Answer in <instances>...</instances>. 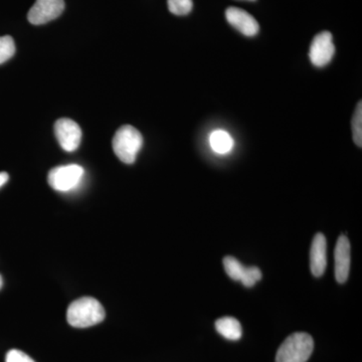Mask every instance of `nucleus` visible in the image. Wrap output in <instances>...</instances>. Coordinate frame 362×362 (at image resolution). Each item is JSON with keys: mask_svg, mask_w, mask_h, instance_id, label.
<instances>
[{"mask_svg": "<svg viewBox=\"0 0 362 362\" xmlns=\"http://www.w3.org/2000/svg\"><path fill=\"white\" fill-rule=\"evenodd\" d=\"M16 54V44L11 35L0 37V65L11 59Z\"/></svg>", "mask_w": 362, "mask_h": 362, "instance_id": "4468645a", "label": "nucleus"}, {"mask_svg": "<svg viewBox=\"0 0 362 362\" xmlns=\"http://www.w3.org/2000/svg\"><path fill=\"white\" fill-rule=\"evenodd\" d=\"M64 9V0H37L28 11V21L35 25H45L58 18Z\"/></svg>", "mask_w": 362, "mask_h": 362, "instance_id": "39448f33", "label": "nucleus"}, {"mask_svg": "<svg viewBox=\"0 0 362 362\" xmlns=\"http://www.w3.org/2000/svg\"><path fill=\"white\" fill-rule=\"evenodd\" d=\"M84 168L78 164L58 166L52 168L47 176L49 187L59 192L76 189L84 177Z\"/></svg>", "mask_w": 362, "mask_h": 362, "instance_id": "20e7f679", "label": "nucleus"}, {"mask_svg": "<svg viewBox=\"0 0 362 362\" xmlns=\"http://www.w3.org/2000/svg\"><path fill=\"white\" fill-rule=\"evenodd\" d=\"M2 286H4V280H2L1 275H0V289H1Z\"/></svg>", "mask_w": 362, "mask_h": 362, "instance_id": "aec40b11", "label": "nucleus"}, {"mask_svg": "<svg viewBox=\"0 0 362 362\" xmlns=\"http://www.w3.org/2000/svg\"><path fill=\"white\" fill-rule=\"evenodd\" d=\"M327 267V242L323 233H316L310 250V269L315 277H321Z\"/></svg>", "mask_w": 362, "mask_h": 362, "instance_id": "9d476101", "label": "nucleus"}, {"mask_svg": "<svg viewBox=\"0 0 362 362\" xmlns=\"http://www.w3.org/2000/svg\"><path fill=\"white\" fill-rule=\"evenodd\" d=\"M54 134L62 148L66 152H74L82 141V130L75 121L71 119H59L54 124Z\"/></svg>", "mask_w": 362, "mask_h": 362, "instance_id": "423d86ee", "label": "nucleus"}, {"mask_svg": "<svg viewBox=\"0 0 362 362\" xmlns=\"http://www.w3.org/2000/svg\"><path fill=\"white\" fill-rule=\"evenodd\" d=\"M211 146L214 152L218 154H226L232 150L233 146V140L228 132L223 130H216L211 133Z\"/></svg>", "mask_w": 362, "mask_h": 362, "instance_id": "f8f14e48", "label": "nucleus"}, {"mask_svg": "<svg viewBox=\"0 0 362 362\" xmlns=\"http://www.w3.org/2000/svg\"><path fill=\"white\" fill-rule=\"evenodd\" d=\"M112 144L116 156L123 163L133 164L142 148L143 137L133 126L125 125L117 131Z\"/></svg>", "mask_w": 362, "mask_h": 362, "instance_id": "7ed1b4c3", "label": "nucleus"}, {"mask_svg": "<svg viewBox=\"0 0 362 362\" xmlns=\"http://www.w3.org/2000/svg\"><path fill=\"white\" fill-rule=\"evenodd\" d=\"M251 1H254V0H251Z\"/></svg>", "mask_w": 362, "mask_h": 362, "instance_id": "412c9836", "label": "nucleus"}, {"mask_svg": "<svg viewBox=\"0 0 362 362\" xmlns=\"http://www.w3.org/2000/svg\"><path fill=\"white\" fill-rule=\"evenodd\" d=\"M106 313L102 304L93 297H82L69 306L66 320L76 328H87L104 320Z\"/></svg>", "mask_w": 362, "mask_h": 362, "instance_id": "f257e3e1", "label": "nucleus"}, {"mask_svg": "<svg viewBox=\"0 0 362 362\" xmlns=\"http://www.w3.org/2000/svg\"><path fill=\"white\" fill-rule=\"evenodd\" d=\"M8 180L9 175L6 173H0V188L4 187Z\"/></svg>", "mask_w": 362, "mask_h": 362, "instance_id": "6ab92c4d", "label": "nucleus"}, {"mask_svg": "<svg viewBox=\"0 0 362 362\" xmlns=\"http://www.w3.org/2000/svg\"><path fill=\"white\" fill-rule=\"evenodd\" d=\"M223 267H225L226 273L228 274V277L233 279V281H240L245 269H246V267L243 266L237 259L230 256L223 259Z\"/></svg>", "mask_w": 362, "mask_h": 362, "instance_id": "ddd939ff", "label": "nucleus"}, {"mask_svg": "<svg viewBox=\"0 0 362 362\" xmlns=\"http://www.w3.org/2000/svg\"><path fill=\"white\" fill-rule=\"evenodd\" d=\"M335 278L340 284L346 282L350 271V243L346 235H341L335 247Z\"/></svg>", "mask_w": 362, "mask_h": 362, "instance_id": "1a4fd4ad", "label": "nucleus"}, {"mask_svg": "<svg viewBox=\"0 0 362 362\" xmlns=\"http://www.w3.org/2000/svg\"><path fill=\"white\" fill-rule=\"evenodd\" d=\"M226 18L230 25L246 37H254L259 33L258 21L243 9L238 7H228L226 11Z\"/></svg>", "mask_w": 362, "mask_h": 362, "instance_id": "6e6552de", "label": "nucleus"}, {"mask_svg": "<svg viewBox=\"0 0 362 362\" xmlns=\"http://www.w3.org/2000/svg\"><path fill=\"white\" fill-rule=\"evenodd\" d=\"M6 362H35L32 357L21 350L13 349L7 352Z\"/></svg>", "mask_w": 362, "mask_h": 362, "instance_id": "a211bd4d", "label": "nucleus"}, {"mask_svg": "<svg viewBox=\"0 0 362 362\" xmlns=\"http://www.w3.org/2000/svg\"><path fill=\"white\" fill-rule=\"evenodd\" d=\"M335 54L333 37L329 32H322L312 40L309 58L311 63L318 68H322L330 63Z\"/></svg>", "mask_w": 362, "mask_h": 362, "instance_id": "0eeeda50", "label": "nucleus"}, {"mask_svg": "<svg viewBox=\"0 0 362 362\" xmlns=\"http://www.w3.org/2000/svg\"><path fill=\"white\" fill-rule=\"evenodd\" d=\"M313 349V338L308 333H293L279 347L276 362H306Z\"/></svg>", "mask_w": 362, "mask_h": 362, "instance_id": "f03ea898", "label": "nucleus"}, {"mask_svg": "<svg viewBox=\"0 0 362 362\" xmlns=\"http://www.w3.org/2000/svg\"><path fill=\"white\" fill-rule=\"evenodd\" d=\"M261 279L262 272L258 267H249V268L246 267L243 277L240 279V282L243 283L245 287L251 288Z\"/></svg>", "mask_w": 362, "mask_h": 362, "instance_id": "f3484780", "label": "nucleus"}, {"mask_svg": "<svg viewBox=\"0 0 362 362\" xmlns=\"http://www.w3.org/2000/svg\"><path fill=\"white\" fill-rule=\"evenodd\" d=\"M169 11L175 16H187L192 11V0H168Z\"/></svg>", "mask_w": 362, "mask_h": 362, "instance_id": "dca6fc26", "label": "nucleus"}, {"mask_svg": "<svg viewBox=\"0 0 362 362\" xmlns=\"http://www.w3.org/2000/svg\"><path fill=\"white\" fill-rule=\"evenodd\" d=\"M216 329L228 340H239L242 337L243 329L239 320L233 317H223L216 322Z\"/></svg>", "mask_w": 362, "mask_h": 362, "instance_id": "9b49d317", "label": "nucleus"}, {"mask_svg": "<svg viewBox=\"0 0 362 362\" xmlns=\"http://www.w3.org/2000/svg\"><path fill=\"white\" fill-rule=\"evenodd\" d=\"M352 133L354 140L357 146L361 148L362 146V105L361 101L357 104L354 118H352Z\"/></svg>", "mask_w": 362, "mask_h": 362, "instance_id": "2eb2a0df", "label": "nucleus"}]
</instances>
